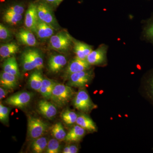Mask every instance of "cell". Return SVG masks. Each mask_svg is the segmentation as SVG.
I'll return each instance as SVG.
<instances>
[{"label":"cell","mask_w":153,"mask_h":153,"mask_svg":"<svg viewBox=\"0 0 153 153\" xmlns=\"http://www.w3.org/2000/svg\"><path fill=\"white\" fill-rule=\"evenodd\" d=\"M21 64L25 72L33 69L40 70L44 67V59L38 49H30L25 50L21 55Z\"/></svg>","instance_id":"6da1fadb"},{"label":"cell","mask_w":153,"mask_h":153,"mask_svg":"<svg viewBox=\"0 0 153 153\" xmlns=\"http://www.w3.org/2000/svg\"><path fill=\"white\" fill-rule=\"evenodd\" d=\"M74 39L66 31L62 30L54 34L49 39L50 49L60 52H68L74 44Z\"/></svg>","instance_id":"7a4b0ae2"},{"label":"cell","mask_w":153,"mask_h":153,"mask_svg":"<svg viewBox=\"0 0 153 153\" xmlns=\"http://www.w3.org/2000/svg\"><path fill=\"white\" fill-rule=\"evenodd\" d=\"M74 94V91L71 86L56 83L52 90L50 99L57 106L62 107L68 103Z\"/></svg>","instance_id":"3957f363"},{"label":"cell","mask_w":153,"mask_h":153,"mask_svg":"<svg viewBox=\"0 0 153 153\" xmlns=\"http://www.w3.org/2000/svg\"><path fill=\"white\" fill-rule=\"evenodd\" d=\"M37 13L38 19L48 24L55 31L60 30V25L54 15L53 9L51 6L42 1H39L37 3Z\"/></svg>","instance_id":"277c9868"},{"label":"cell","mask_w":153,"mask_h":153,"mask_svg":"<svg viewBox=\"0 0 153 153\" xmlns=\"http://www.w3.org/2000/svg\"><path fill=\"white\" fill-rule=\"evenodd\" d=\"M94 73L93 70L89 69L76 72L68 76L67 85L75 88H83L93 79Z\"/></svg>","instance_id":"5b68a950"},{"label":"cell","mask_w":153,"mask_h":153,"mask_svg":"<svg viewBox=\"0 0 153 153\" xmlns=\"http://www.w3.org/2000/svg\"><path fill=\"white\" fill-rule=\"evenodd\" d=\"M73 104L76 109L84 112H89L96 107L87 91L83 88L76 93L73 100Z\"/></svg>","instance_id":"8992f818"},{"label":"cell","mask_w":153,"mask_h":153,"mask_svg":"<svg viewBox=\"0 0 153 153\" xmlns=\"http://www.w3.org/2000/svg\"><path fill=\"white\" fill-rule=\"evenodd\" d=\"M48 128L46 123L38 118L30 117L28 120V134L30 138L35 140L42 137Z\"/></svg>","instance_id":"52a82bcc"},{"label":"cell","mask_w":153,"mask_h":153,"mask_svg":"<svg viewBox=\"0 0 153 153\" xmlns=\"http://www.w3.org/2000/svg\"><path fill=\"white\" fill-rule=\"evenodd\" d=\"M108 46L102 44L94 50H92L88 56L86 60L91 66L92 65H104L107 63V53Z\"/></svg>","instance_id":"ba28073f"},{"label":"cell","mask_w":153,"mask_h":153,"mask_svg":"<svg viewBox=\"0 0 153 153\" xmlns=\"http://www.w3.org/2000/svg\"><path fill=\"white\" fill-rule=\"evenodd\" d=\"M32 93L24 91L19 92L11 96L5 100L7 104L18 108H23L27 106L31 101Z\"/></svg>","instance_id":"9c48e42d"},{"label":"cell","mask_w":153,"mask_h":153,"mask_svg":"<svg viewBox=\"0 0 153 153\" xmlns=\"http://www.w3.org/2000/svg\"><path fill=\"white\" fill-rule=\"evenodd\" d=\"M17 41L22 45L35 47L38 45V41L35 34L27 28H22L17 32L16 35Z\"/></svg>","instance_id":"30bf717a"},{"label":"cell","mask_w":153,"mask_h":153,"mask_svg":"<svg viewBox=\"0 0 153 153\" xmlns=\"http://www.w3.org/2000/svg\"><path fill=\"white\" fill-rule=\"evenodd\" d=\"M38 20L37 13V3H30L28 7L25 19V25L27 29L33 32Z\"/></svg>","instance_id":"8fae6325"},{"label":"cell","mask_w":153,"mask_h":153,"mask_svg":"<svg viewBox=\"0 0 153 153\" xmlns=\"http://www.w3.org/2000/svg\"><path fill=\"white\" fill-rule=\"evenodd\" d=\"M55 30L45 22L38 19L33 33L41 41H46L55 34Z\"/></svg>","instance_id":"7c38bea8"},{"label":"cell","mask_w":153,"mask_h":153,"mask_svg":"<svg viewBox=\"0 0 153 153\" xmlns=\"http://www.w3.org/2000/svg\"><path fill=\"white\" fill-rule=\"evenodd\" d=\"M91 67V65L87 60H82L75 57L68 63L65 71V75L68 77L73 73L90 69Z\"/></svg>","instance_id":"4fadbf2b"},{"label":"cell","mask_w":153,"mask_h":153,"mask_svg":"<svg viewBox=\"0 0 153 153\" xmlns=\"http://www.w3.org/2000/svg\"><path fill=\"white\" fill-rule=\"evenodd\" d=\"M67 62V59L64 55L62 54L53 55L50 56L48 60V68L52 73H57L65 66Z\"/></svg>","instance_id":"5bb4252c"},{"label":"cell","mask_w":153,"mask_h":153,"mask_svg":"<svg viewBox=\"0 0 153 153\" xmlns=\"http://www.w3.org/2000/svg\"><path fill=\"white\" fill-rule=\"evenodd\" d=\"M73 49L76 57L84 60H86L88 56L93 50L90 45L75 39L73 44Z\"/></svg>","instance_id":"9a60e30c"},{"label":"cell","mask_w":153,"mask_h":153,"mask_svg":"<svg viewBox=\"0 0 153 153\" xmlns=\"http://www.w3.org/2000/svg\"><path fill=\"white\" fill-rule=\"evenodd\" d=\"M38 108L39 111L44 116L49 119H52L57 113V109L54 104L46 100L39 102Z\"/></svg>","instance_id":"2e32d148"},{"label":"cell","mask_w":153,"mask_h":153,"mask_svg":"<svg viewBox=\"0 0 153 153\" xmlns=\"http://www.w3.org/2000/svg\"><path fill=\"white\" fill-rule=\"evenodd\" d=\"M0 83L6 89L13 90L18 85V77L3 71L1 73Z\"/></svg>","instance_id":"e0dca14e"},{"label":"cell","mask_w":153,"mask_h":153,"mask_svg":"<svg viewBox=\"0 0 153 153\" xmlns=\"http://www.w3.org/2000/svg\"><path fill=\"white\" fill-rule=\"evenodd\" d=\"M19 50V47L14 42L2 44L0 47V57L1 60L5 59L16 54Z\"/></svg>","instance_id":"ac0fdd59"},{"label":"cell","mask_w":153,"mask_h":153,"mask_svg":"<svg viewBox=\"0 0 153 153\" xmlns=\"http://www.w3.org/2000/svg\"><path fill=\"white\" fill-rule=\"evenodd\" d=\"M85 130L78 125L74 126L66 134L65 140L68 143L79 141L85 135Z\"/></svg>","instance_id":"d6986e66"},{"label":"cell","mask_w":153,"mask_h":153,"mask_svg":"<svg viewBox=\"0 0 153 153\" xmlns=\"http://www.w3.org/2000/svg\"><path fill=\"white\" fill-rule=\"evenodd\" d=\"M2 67L3 71L18 77L20 76L19 66L15 57L12 56L6 58L3 63Z\"/></svg>","instance_id":"ffe728a7"},{"label":"cell","mask_w":153,"mask_h":153,"mask_svg":"<svg viewBox=\"0 0 153 153\" xmlns=\"http://www.w3.org/2000/svg\"><path fill=\"white\" fill-rule=\"evenodd\" d=\"M76 123L85 130L93 132L97 131V127L94 122L86 115H78Z\"/></svg>","instance_id":"44dd1931"},{"label":"cell","mask_w":153,"mask_h":153,"mask_svg":"<svg viewBox=\"0 0 153 153\" xmlns=\"http://www.w3.org/2000/svg\"><path fill=\"white\" fill-rule=\"evenodd\" d=\"M43 75L39 70L34 71L30 75L29 78V85L30 87L36 91H40L43 82Z\"/></svg>","instance_id":"7402d4cb"},{"label":"cell","mask_w":153,"mask_h":153,"mask_svg":"<svg viewBox=\"0 0 153 153\" xmlns=\"http://www.w3.org/2000/svg\"><path fill=\"white\" fill-rule=\"evenodd\" d=\"M56 83L52 79L44 78L39 92L44 98L49 99L51 98L52 90Z\"/></svg>","instance_id":"603a6c76"},{"label":"cell","mask_w":153,"mask_h":153,"mask_svg":"<svg viewBox=\"0 0 153 153\" xmlns=\"http://www.w3.org/2000/svg\"><path fill=\"white\" fill-rule=\"evenodd\" d=\"M52 135L59 141L65 140L66 134L62 124L58 123L52 126L51 127Z\"/></svg>","instance_id":"cb8c5ba5"},{"label":"cell","mask_w":153,"mask_h":153,"mask_svg":"<svg viewBox=\"0 0 153 153\" xmlns=\"http://www.w3.org/2000/svg\"><path fill=\"white\" fill-rule=\"evenodd\" d=\"M48 142L45 137H41L34 140L32 144V149L34 152H43L47 149Z\"/></svg>","instance_id":"d4e9b609"},{"label":"cell","mask_w":153,"mask_h":153,"mask_svg":"<svg viewBox=\"0 0 153 153\" xmlns=\"http://www.w3.org/2000/svg\"><path fill=\"white\" fill-rule=\"evenodd\" d=\"M143 37L145 40L153 44V16L146 22L143 31Z\"/></svg>","instance_id":"484cf974"},{"label":"cell","mask_w":153,"mask_h":153,"mask_svg":"<svg viewBox=\"0 0 153 153\" xmlns=\"http://www.w3.org/2000/svg\"><path fill=\"white\" fill-rule=\"evenodd\" d=\"M61 117L66 124L70 125L76 123L78 115L74 111L66 110L61 113Z\"/></svg>","instance_id":"4316f807"},{"label":"cell","mask_w":153,"mask_h":153,"mask_svg":"<svg viewBox=\"0 0 153 153\" xmlns=\"http://www.w3.org/2000/svg\"><path fill=\"white\" fill-rule=\"evenodd\" d=\"M23 15H17L14 14L4 13V22L11 25L16 26L19 25L23 19Z\"/></svg>","instance_id":"83f0119b"},{"label":"cell","mask_w":153,"mask_h":153,"mask_svg":"<svg viewBox=\"0 0 153 153\" xmlns=\"http://www.w3.org/2000/svg\"><path fill=\"white\" fill-rule=\"evenodd\" d=\"M25 11V7L22 3L14 4L9 7L4 11V13L23 15Z\"/></svg>","instance_id":"f1b7e54d"},{"label":"cell","mask_w":153,"mask_h":153,"mask_svg":"<svg viewBox=\"0 0 153 153\" xmlns=\"http://www.w3.org/2000/svg\"><path fill=\"white\" fill-rule=\"evenodd\" d=\"M13 38L10 30L2 24H0V40L1 42H10Z\"/></svg>","instance_id":"f546056e"},{"label":"cell","mask_w":153,"mask_h":153,"mask_svg":"<svg viewBox=\"0 0 153 153\" xmlns=\"http://www.w3.org/2000/svg\"><path fill=\"white\" fill-rule=\"evenodd\" d=\"M59 141L56 139H52L48 142L46 152L47 153L60 152V146Z\"/></svg>","instance_id":"4dcf8cb0"},{"label":"cell","mask_w":153,"mask_h":153,"mask_svg":"<svg viewBox=\"0 0 153 153\" xmlns=\"http://www.w3.org/2000/svg\"><path fill=\"white\" fill-rule=\"evenodd\" d=\"M9 112L8 108L4 106L1 103L0 104V120L4 123L8 122Z\"/></svg>","instance_id":"1f68e13d"},{"label":"cell","mask_w":153,"mask_h":153,"mask_svg":"<svg viewBox=\"0 0 153 153\" xmlns=\"http://www.w3.org/2000/svg\"><path fill=\"white\" fill-rule=\"evenodd\" d=\"M40 1L48 4L54 9L57 8L63 0H40Z\"/></svg>","instance_id":"d6a6232c"},{"label":"cell","mask_w":153,"mask_h":153,"mask_svg":"<svg viewBox=\"0 0 153 153\" xmlns=\"http://www.w3.org/2000/svg\"><path fill=\"white\" fill-rule=\"evenodd\" d=\"M79 151L78 147L75 145L68 146L65 147L63 149V153H76Z\"/></svg>","instance_id":"836d02e7"},{"label":"cell","mask_w":153,"mask_h":153,"mask_svg":"<svg viewBox=\"0 0 153 153\" xmlns=\"http://www.w3.org/2000/svg\"><path fill=\"white\" fill-rule=\"evenodd\" d=\"M149 86L150 94L153 99V72L149 79Z\"/></svg>","instance_id":"e575fe53"},{"label":"cell","mask_w":153,"mask_h":153,"mask_svg":"<svg viewBox=\"0 0 153 153\" xmlns=\"http://www.w3.org/2000/svg\"><path fill=\"white\" fill-rule=\"evenodd\" d=\"M7 94V91L1 87L0 88V100H1L4 98Z\"/></svg>","instance_id":"d590c367"}]
</instances>
